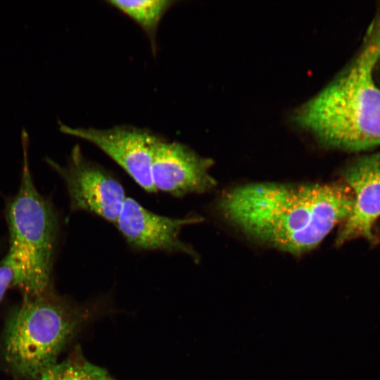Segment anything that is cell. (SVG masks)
<instances>
[{"label": "cell", "mask_w": 380, "mask_h": 380, "mask_svg": "<svg viewBox=\"0 0 380 380\" xmlns=\"http://www.w3.org/2000/svg\"><path fill=\"white\" fill-rule=\"evenodd\" d=\"M133 20L148 37L153 51L156 48V34L162 18L177 2L171 0H110L106 1Z\"/></svg>", "instance_id": "10"}, {"label": "cell", "mask_w": 380, "mask_h": 380, "mask_svg": "<svg viewBox=\"0 0 380 380\" xmlns=\"http://www.w3.org/2000/svg\"><path fill=\"white\" fill-rule=\"evenodd\" d=\"M343 177L353 196L350 213L336 237V246L364 238L373 241V227L380 217V151L355 159Z\"/></svg>", "instance_id": "9"}, {"label": "cell", "mask_w": 380, "mask_h": 380, "mask_svg": "<svg viewBox=\"0 0 380 380\" xmlns=\"http://www.w3.org/2000/svg\"><path fill=\"white\" fill-rule=\"evenodd\" d=\"M53 293L23 296L6 323L1 340L3 360L13 376L38 380L78 329L84 315Z\"/></svg>", "instance_id": "3"}, {"label": "cell", "mask_w": 380, "mask_h": 380, "mask_svg": "<svg viewBox=\"0 0 380 380\" xmlns=\"http://www.w3.org/2000/svg\"><path fill=\"white\" fill-rule=\"evenodd\" d=\"M46 160L63 180L72 211H86L116 222L127 197L113 174L84 156L78 145L72 148L65 165Z\"/></svg>", "instance_id": "5"}, {"label": "cell", "mask_w": 380, "mask_h": 380, "mask_svg": "<svg viewBox=\"0 0 380 380\" xmlns=\"http://www.w3.org/2000/svg\"><path fill=\"white\" fill-rule=\"evenodd\" d=\"M353 196L339 183L258 182L226 191L221 215L254 241L293 255L316 248L351 212Z\"/></svg>", "instance_id": "1"}, {"label": "cell", "mask_w": 380, "mask_h": 380, "mask_svg": "<svg viewBox=\"0 0 380 380\" xmlns=\"http://www.w3.org/2000/svg\"><path fill=\"white\" fill-rule=\"evenodd\" d=\"M213 161L188 146L160 137L153 152L151 179L157 191L175 197L203 194L215 186L210 170Z\"/></svg>", "instance_id": "8"}, {"label": "cell", "mask_w": 380, "mask_h": 380, "mask_svg": "<svg viewBox=\"0 0 380 380\" xmlns=\"http://www.w3.org/2000/svg\"><path fill=\"white\" fill-rule=\"evenodd\" d=\"M380 5L358 51L341 72L296 113L297 123L324 146L350 152L380 146Z\"/></svg>", "instance_id": "2"}, {"label": "cell", "mask_w": 380, "mask_h": 380, "mask_svg": "<svg viewBox=\"0 0 380 380\" xmlns=\"http://www.w3.org/2000/svg\"><path fill=\"white\" fill-rule=\"evenodd\" d=\"M21 181L6 208L12 287L33 296L51 288L56 239V218L50 203L38 192L30 172L26 146Z\"/></svg>", "instance_id": "4"}, {"label": "cell", "mask_w": 380, "mask_h": 380, "mask_svg": "<svg viewBox=\"0 0 380 380\" xmlns=\"http://www.w3.org/2000/svg\"><path fill=\"white\" fill-rule=\"evenodd\" d=\"M60 129L94 144L119 165L142 189L148 193L156 192L151 179V165L160 136L149 129L129 125L98 129L61 125Z\"/></svg>", "instance_id": "6"}, {"label": "cell", "mask_w": 380, "mask_h": 380, "mask_svg": "<svg viewBox=\"0 0 380 380\" xmlns=\"http://www.w3.org/2000/svg\"><path fill=\"white\" fill-rule=\"evenodd\" d=\"M38 380H116L86 360L79 348L46 371Z\"/></svg>", "instance_id": "11"}, {"label": "cell", "mask_w": 380, "mask_h": 380, "mask_svg": "<svg viewBox=\"0 0 380 380\" xmlns=\"http://www.w3.org/2000/svg\"><path fill=\"white\" fill-rule=\"evenodd\" d=\"M13 274L10 264L5 258L0 264V302L7 289L12 286Z\"/></svg>", "instance_id": "12"}, {"label": "cell", "mask_w": 380, "mask_h": 380, "mask_svg": "<svg viewBox=\"0 0 380 380\" xmlns=\"http://www.w3.org/2000/svg\"><path fill=\"white\" fill-rule=\"evenodd\" d=\"M201 217H171L155 213L132 198H126L115 223L132 248L139 251L182 253L198 260L194 248L180 238L187 225L201 222Z\"/></svg>", "instance_id": "7"}]
</instances>
